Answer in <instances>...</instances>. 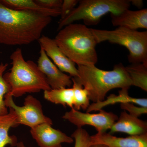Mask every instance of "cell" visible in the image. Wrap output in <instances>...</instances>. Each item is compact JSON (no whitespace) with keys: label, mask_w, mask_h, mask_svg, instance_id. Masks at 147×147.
<instances>
[{"label":"cell","mask_w":147,"mask_h":147,"mask_svg":"<svg viewBox=\"0 0 147 147\" xmlns=\"http://www.w3.org/2000/svg\"><path fill=\"white\" fill-rule=\"evenodd\" d=\"M52 18L38 13L15 10L0 2V43L16 46L38 40Z\"/></svg>","instance_id":"6da1fadb"},{"label":"cell","mask_w":147,"mask_h":147,"mask_svg":"<svg viewBox=\"0 0 147 147\" xmlns=\"http://www.w3.org/2000/svg\"><path fill=\"white\" fill-rule=\"evenodd\" d=\"M55 42L67 57L78 66L95 65L98 43L91 30L84 24H72L61 29Z\"/></svg>","instance_id":"7a4b0ae2"},{"label":"cell","mask_w":147,"mask_h":147,"mask_svg":"<svg viewBox=\"0 0 147 147\" xmlns=\"http://www.w3.org/2000/svg\"><path fill=\"white\" fill-rule=\"evenodd\" d=\"M79 76L74 78L88 92L93 102L103 101L108 92L115 88H129L132 84L125 67L122 63L114 66L110 71L95 65L78 66Z\"/></svg>","instance_id":"3957f363"},{"label":"cell","mask_w":147,"mask_h":147,"mask_svg":"<svg viewBox=\"0 0 147 147\" xmlns=\"http://www.w3.org/2000/svg\"><path fill=\"white\" fill-rule=\"evenodd\" d=\"M10 58L12 65L10 71L3 75L9 86L8 94L19 97L26 93L51 89L37 64L25 60L21 49H16Z\"/></svg>","instance_id":"277c9868"},{"label":"cell","mask_w":147,"mask_h":147,"mask_svg":"<svg viewBox=\"0 0 147 147\" xmlns=\"http://www.w3.org/2000/svg\"><path fill=\"white\" fill-rule=\"evenodd\" d=\"M129 0H81L78 5L63 20H60L58 30L83 20L86 26H95L107 13L117 14L129 9Z\"/></svg>","instance_id":"5b68a950"},{"label":"cell","mask_w":147,"mask_h":147,"mask_svg":"<svg viewBox=\"0 0 147 147\" xmlns=\"http://www.w3.org/2000/svg\"><path fill=\"white\" fill-rule=\"evenodd\" d=\"M98 44L108 41L126 47L129 63L147 65V32L118 27L112 30L91 28Z\"/></svg>","instance_id":"8992f818"},{"label":"cell","mask_w":147,"mask_h":147,"mask_svg":"<svg viewBox=\"0 0 147 147\" xmlns=\"http://www.w3.org/2000/svg\"><path fill=\"white\" fill-rule=\"evenodd\" d=\"M5 103L7 108L16 115L18 125H24L32 128L42 123L53 125L52 119L44 115L41 102L31 95L25 98L24 105L19 106L14 102L13 97L7 93L5 96Z\"/></svg>","instance_id":"52a82bcc"},{"label":"cell","mask_w":147,"mask_h":147,"mask_svg":"<svg viewBox=\"0 0 147 147\" xmlns=\"http://www.w3.org/2000/svg\"><path fill=\"white\" fill-rule=\"evenodd\" d=\"M99 111L98 113L91 114L82 113L73 108L66 112L62 118L78 128L89 125L94 127L98 133L106 132L117 120L118 117L114 113L106 112L102 109Z\"/></svg>","instance_id":"ba28073f"},{"label":"cell","mask_w":147,"mask_h":147,"mask_svg":"<svg viewBox=\"0 0 147 147\" xmlns=\"http://www.w3.org/2000/svg\"><path fill=\"white\" fill-rule=\"evenodd\" d=\"M40 48L61 71L68 74L71 78L79 76L76 64L69 59L57 45L55 39L42 35L38 40Z\"/></svg>","instance_id":"9c48e42d"},{"label":"cell","mask_w":147,"mask_h":147,"mask_svg":"<svg viewBox=\"0 0 147 147\" xmlns=\"http://www.w3.org/2000/svg\"><path fill=\"white\" fill-rule=\"evenodd\" d=\"M37 65L40 71L45 76L51 89L70 88L72 86L71 76L61 71L42 48L40 49Z\"/></svg>","instance_id":"30bf717a"},{"label":"cell","mask_w":147,"mask_h":147,"mask_svg":"<svg viewBox=\"0 0 147 147\" xmlns=\"http://www.w3.org/2000/svg\"><path fill=\"white\" fill-rule=\"evenodd\" d=\"M52 125L42 123L31 128L32 137L39 147H62V144H71L74 140L71 137L59 129L53 128Z\"/></svg>","instance_id":"8fae6325"},{"label":"cell","mask_w":147,"mask_h":147,"mask_svg":"<svg viewBox=\"0 0 147 147\" xmlns=\"http://www.w3.org/2000/svg\"><path fill=\"white\" fill-rule=\"evenodd\" d=\"M102 145L108 147H147V133L118 137L106 132L97 133L90 137V145Z\"/></svg>","instance_id":"7c38bea8"},{"label":"cell","mask_w":147,"mask_h":147,"mask_svg":"<svg viewBox=\"0 0 147 147\" xmlns=\"http://www.w3.org/2000/svg\"><path fill=\"white\" fill-rule=\"evenodd\" d=\"M114 26L124 27L137 30L147 29V9L132 11L126 9L117 14H110Z\"/></svg>","instance_id":"4fadbf2b"},{"label":"cell","mask_w":147,"mask_h":147,"mask_svg":"<svg viewBox=\"0 0 147 147\" xmlns=\"http://www.w3.org/2000/svg\"><path fill=\"white\" fill-rule=\"evenodd\" d=\"M110 129V133L119 132L130 136L142 135L147 133V123L124 111L121 113L119 117Z\"/></svg>","instance_id":"5bb4252c"},{"label":"cell","mask_w":147,"mask_h":147,"mask_svg":"<svg viewBox=\"0 0 147 147\" xmlns=\"http://www.w3.org/2000/svg\"><path fill=\"white\" fill-rule=\"evenodd\" d=\"M129 88L121 89L119 91L118 95L110 94L106 100L96 102H93L89 106L86 113H90L92 111H99L108 105H113L117 103H123L130 102L137 104L139 106L147 108V99L145 98H136L131 97L129 95Z\"/></svg>","instance_id":"9a60e30c"},{"label":"cell","mask_w":147,"mask_h":147,"mask_svg":"<svg viewBox=\"0 0 147 147\" xmlns=\"http://www.w3.org/2000/svg\"><path fill=\"white\" fill-rule=\"evenodd\" d=\"M0 2L6 6L15 10L38 13L51 18L60 16V9L45 8L32 0H0Z\"/></svg>","instance_id":"2e32d148"},{"label":"cell","mask_w":147,"mask_h":147,"mask_svg":"<svg viewBox=\"0 0 147 147\" xmlns=\"http://www.w3.org/2000/svg\"><path fill=\"white\" fill-rule=\"evenodd\" d=\"M18 125L16 115L11 109L8 114L0 116V147H5L7 145L16 146L18 142L17 138L14 136H10L9 131L11 127Z\"/></svg>","instance_id":"e0dca14e"},{"label":"cell","mask_w":147,"mask_h":147,"mask_svg":"<svg viewBox=\"0 0 147 147\" xmlns=\"http://www.w3.org/2000/svg\"><path fill=\"white\" fill-rule=\"evenodd\" d=\"M44 97L52 103L74 108V92L72 87L45 91Z\"/></svg>","instance_id":"ac0fdd59"},{"label":"cell","mask_w":147,"mask_h":147,"mask_svg":"<svg viewBox=\"0 0 147 147\" xmlns=\"http://www.w3.org/2000/svg\"><path fill=\"white\" fill-rule=\"evenodd\" d=\"M132 86L147 91V65L142 63L131 64L125 67Z\"/></svg>","instance_id":"d6986e66"},{"label":"cell","mask_w":147,"mask_h":147,"mask_svg":"<svg viewBox=\"0 0 147 147\" xmlns=\"http://www.w3.org/2000/svg\"><path fill=\"white\" fill-rule=\"evenodd\" d=\"M72 88L74 92V109L80 110H87L90 106V99L88 92L74 78H71Z\"/></svg>","instance_id":"ffe728a7"},{"label":"cell","mask_w":147,"mask_h":147,"mask_svg":"<svg viewBox=\"0 0 147 147\" xmlns=\"http://www.w3.org/2000/svg\"><path fill=\"white\" fill-rule=\"evenodd\" d=\"M7 63L0 64V116L8 114V108L5 103V96L9 92V85L3 77L4 73L8 67Z\"/></svg>","instance_id":"44dd1931"},{"label":"cell","mask_w":147,"mask_h":147,"mask_svg":"<svg viewBox=\"0 0 147 147\" xmlns=\"http://www.w3.org/2000/svg\"><path fill=\"white\" fill-rule=\"evenodd\" d=\"M75 141L74 147H89L90 136L86 130L82 127L77 128L71 134Z\"/></svg>","instance_id":"7402d4cb"},{"label":"cell","mask_w":147,"mask_h":147,"mask_svg":"<svg viewBox=\"0 0 147 147\" xmlns=\"http://www.w3.org/2000/svg\"><path fill=\"white\" fill-rule=\"evenodd\" d=\"M120 106L122 110L127 111L129 114L136 117L138 118L142 115L147 113V108L137 106L130 102L121 103Z\"/></svg>","instance_id":"603a6c76"},{"label":"cell","mask_w":147,"mask_h":147,"mask_svg":"<svg viewBox=\"0 0 147 147\" xmlns=\"http://www.w3.org/2000/svg\"><path fill=\"white\" fill-rule=\"evenodd\" d=\"M78 0H64L60 8L61 19L63 20L68 16L79 3Z\"/></svg>","instance_id":"cb8c5ba5"},{"label":"cell","mask_w":147,"mask_h":147,"mask_svg":"<svg viewBox=\"0 0 147 147\" xmlns=\"http://www.w3.org/2000/svg\"><path fill=\"white\" fill-rule=\"evenodd\" d=\"M39 5L50 9H60L62 0H35Z\"/></svg>","instance_id":"d4e9b609"},{"label":"cell","mask_w":147,"mask_h":147,"mask_svg":"<svg viewBox=\"0 0 147 147\" xmlns=\"http://www.w3.org/2000/svg\"><path fill=\"white\" fill-rule=\"evenodd\" d=\"M130 4L139 9H142V7L144 6V2L142 0H129Z\"/></svg>","instance_id":"484cf974"},{"label":"cell","mask_w":147,"mask_h":147,"mask_svg":"<svg viewBox=\"0 0 147 147\" xmlns=\"http://www.w3.org/2000/svg\"><path fill=\"white\" fill-rule=\"evenodd\" d=\"M16 147H26L23 142H18L16 146Z\"/></svg>","instance_id":"4316f807"},{"label":"cell","mask_w":147,"mask_h":147,"mask_svg":"<svg viewBox=\"0 0 147 147\" xmlns=\"http://www.w3.org/2000/svg\"><path fill=\"white\" fill-rule=\"evenodd\" d=\"M89 147H108L106 146H104V145H92V146H90Z\"/></svg>","instance_id":"83f0119b"}]
</instances>
